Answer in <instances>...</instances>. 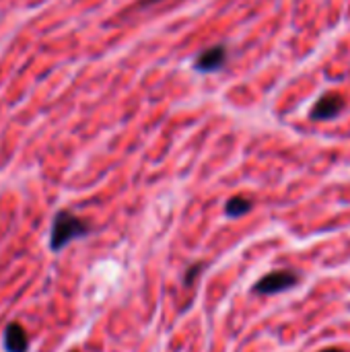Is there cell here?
Here are the masks:
<instances>
[{"label":"cell","mask_w":350,"mask_h":352,"mask_svg":"<svg viewBox=\"0 0 350 352\" xmlns=\"http://www.w3.org/2000/svg\"><path fill=\"white\" fill-rule=\"evenodd\" d=\"M204 266H206V264H192V266L186 270V274H184V285H186V287H192L194 280L202 274Z\"/></svg>","instance_id":"obj_7"},{"label":"cell","mask_w":350,"mask_h":352,"mask_svg":"<svg viewBox=\"0 0 350 352\" xmlns=\"http://www.w3.org/2000/svg\"><path fill=\"white\" fill-rule=\"evenodd\" d=\"M91 233V227L87 221L78 219L76 214H72L70 210H60L54 217L52 223V231H50V250L60 254L68 243H72L74 239H83Z\"/></svg>","instance_id":"obj_1"},{"label":"cell","mask_w":350,"mask_h":352,"mask_svg":"<svg viewBox=\"0 0 350 352\" xmlns=\"http://www.w3.org/2000/svg\"><path fill=\"white\" fill-rule=\"evenodd\" d=\"M252 200H248V198H243V196H235V198H231L227 204H225V212H227V217H231V219H239V217H243V214H248L250 210H252Z\"/></svg>","instance_id":"obj_6"},{"label":"cell","mask_w":350,"mask_h":352,"mask_svg":"<svg viewBox=\"0 0 350 352\" xmlns=\"http://www.w3.org/2000/svg\"><path fill=\"white\" fill-rule=\"evenodd\" d=\"M227 62V47L225 45H215V47H208L206 52H202L198 58H196V70L198 72H217L225 66Z\"/></svg>","instance_id":"obj_4"},{"label":"cell","mask_w":350,"mask_h":352,"mask_svg":"<svg viewBox=\"0 0 350 352\" xmlns=\"http://www.w3.org/2000/svg\"><path fill=\"white\" fill-rule=\"evenodd\" d=\"M344 107H347V101H344L340 95H336V93H326V95H322V97L316 101V105H314L311 111H309V118H311L314 122H328V120H334Z\"/></svg>","instance_id":"obj_3"},{"label":"cell","mask_w":350,"mask_h":352,"mask_svg":"<svg viewBox=\"0 0 350 352\" xmlns=\"http://www.w3.org/2000/svg\"><path fill=\"white\" fill-rule=\"evenodd\" d=\"M301 283V276L295 270H272L266 276H262L254 285L256 295H278L285 293Z\"/></svg>","instance_id":"obj_2"},{"label":"cell","mask_w":350,"mask_h":352,"mask_svg":"<svg viewBox=\"0 0 350 352\" xmlns=\"http://www.w3.org/2000/svg\"><path fill=\"white\" fill-rule=\"evenodd\" d=\"M320 352H344V351H340V349H324V351H320Z\"/></svg>","instance_id":"obj_8"},{"label":"cell","mask_w":350,"mask_h":352,"mask_svg":"<svg viewBox=\"0 0 350 352\" xmlns=\"http://www.w3.org/2000/svg\"><path fill=\"white\" fill-rule=\"evenodd\" d=\"M4 351L6 352H27L29 338L25 328L19 322H10L4 328Z\"/></svg>","instance_id":"obj_5"}]
</instances>
